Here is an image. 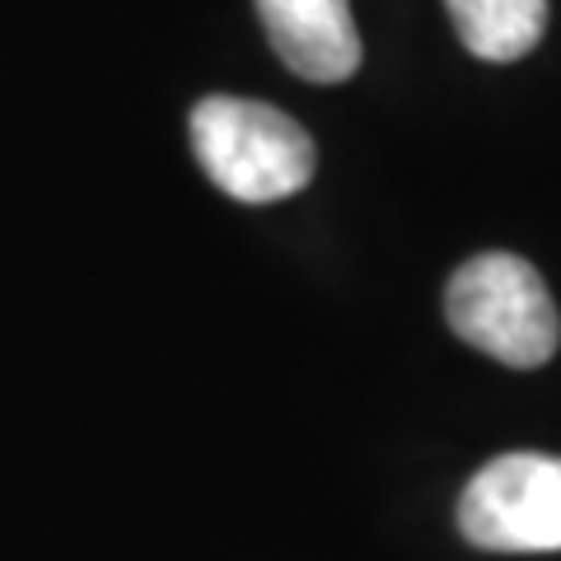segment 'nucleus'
<instances>
[{
    "instance_id": "4",
    "label": "nucleus",
    "mask_w": 561,
    "mask_h": 561,
    "mask_svg": "<svg viewBox=\"0 0 561 561\" xmlns=\"http://www.w3.org/2000/svg\"><path fill=\"white\" fill-rule=\"evenodd\" d=\"M267 38L295 76L337 84L360 66L351 0H257Z\"/></svg>"
},
{
    "instance_id": "1",
    "label": "nucleus",
    "mask_w": 561,
    "mask_h": 561,
    "mask_svg": "<svg viewBox=\"0 0 561 561\" xmlns=\"http://www.w3.org/2000/svg\"><path fill=\"white\" fill-rule=\"evenodd\" d=\"M192 150L206 179L234 202H280L313 179L309 131L253 99H202L192 108Z\"/></svg>"
},
{
    "instance_id": "2",
    "label": "nucleus",
    "mask_w": 561,
    "mask_h": 561,
    "mask_svg": "<svg viewBox=\"0 0 561 561\" xmlns=\"http://www.w3.org/2000/svg\"><path fill=\"white\" fill-rule=\"evenodd\" d=\"M445 319L468 346L511 370L548 365L561 342L557 305L529 262L515 253H478L449 276Z\"/></svg>"
},
{
    "instance_id": "5",
    "label": "nucleus",
    "mask_w": 561,
    "mask_h": 561,
    "mask_svg": "<svg viewBox=\"0 0 561 561\" xmlns=\"http://www.w3.org/2000/svg\"><path fill=\"white\" fill-rule=\"evenodd\" d=\"M463 47L482 61H519L548 24V0H445Z\"/></svg>"
},
{
    "instance_id": "3",
    "label": "nucleus",
    "mask_w": 561,
    "mask_h": 561,
    "mask_svg": "<svg viewBox=\"0 0 561 561\" xmlns=\"http://www.w3.org/2000/svg\"><path fill=\"white\" fill-rule=\"evenodd\" d=\"M459 534L482 552H561V459L501 454L459 496Z\"/></svg>"
}]
</instances>
